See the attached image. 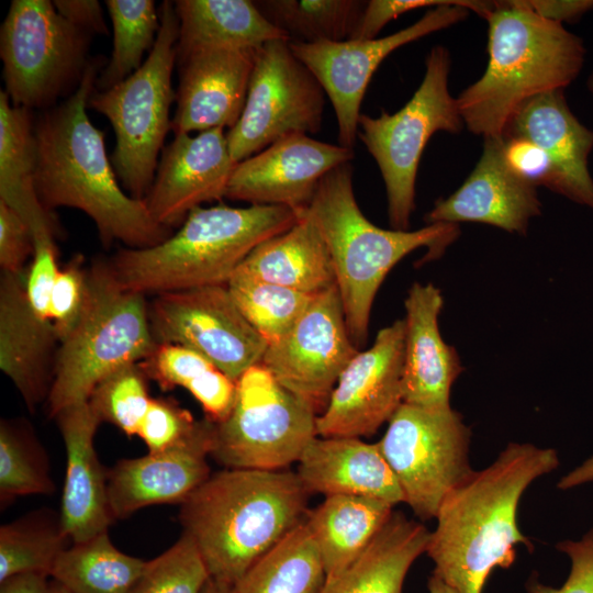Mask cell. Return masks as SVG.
Returning a JSON list of instances; mask_svg holds the SVG:
<instances>
[{"label": "cell", "mask_w": 593, "mask_h": 593, "mask_svg": "<svg viewBox=\"0 0 593 593\" xmlns=\"http://www.w3.org/2000/svg\"><path fill=\"white\" fill-rule=\"evenodd\" d=\"M72 544L60 513L41 508L0 527V581L21 573L51 571L59 555Z\"/></svg>", "instance_id": "cell-35"}, {"label": "cell", "mask_w": 593, "mask_h": 593, "mask_svg": "<svg viewBox=\"0 0 593 593\" xmlns=\"http://www.w3.org/2000/svg\"><path fill=\"white\" fill-rule=\"evenodd\" d=\"M449 51L434 46L425 59L424 78L412 98L393 114H360L358 137L376 160L388 198L392 230L407 231L415 209L419 161L430 137L439 131L457 134L463 125L449 91Z\"/></svg>", "instance_id": "cell-9"}, {"label": "cell", "mask_w": 593, "mask_h": 593, "mask_svg": "<svg viewBox=\"0 0 593 593\" xmlns=\"http://www.w3.org/2000/svg\"><path fill=\"white\" fill-rule=\"evenodd\" d=\"M540 18L562 24L574 23L593 10V0H524Z\"/></svg>", "instance_id": "cell-50"}, {"label": "cell", "mask_w": 593, "mask_h": 593, "mask_svg": "<svg viewBox=\"0 0 593 593\" xmlns=\"http://www.w3.org/2000/svg\"><path fill=\"white\" fill-rule=\"evenodd\" d=\"M88 268L81 255L59 269L51 292L48 316L60 343L72 331L85 307Z\"/></svg>", "instance_id": "cell-44"}, {"label": "cell", "mask_w": 593, "mask_h": 593, "mask_svg": "<svg viewBox=\"0 0 593 593\" xmlns=\"http://www.w3.org/2000/svg\"><path fill=\"white\" fill-rule=\"evenodd\" d=\"M378 499L329 495L304 519L321 556L326 579L350 566L370 545L393 513Z\"/></svg>", "instance_id": "cell-32"}, {"label": "cell", "mask_w": 593, "mask_h": 593, "mask_svg": "<svg viewBox=\"0 0 593 593\" xmlns=\"http://www.w3.org/2000/svg\"><path fill=\"white\" fill-rule=\"evenodd\" d=\"M67 457L60 518L72 542L107 533L114 522L108 499V470L99 461L94 435L101 424L88 402L55 417Z\"/></svg>", "instance_id": "cell-25"}, {"label": "cell", "mask_w": 593, "mask_h": 593, "mask_svg": "<svg viewBox=\"0 0 593 593\" xmlns=\"http://www.w3.org/2000/svg\"><path fill=\"white\" fill-rule=\"evenodd\" d=\"M430 532L401 512L392 513L366 550L322 593H402L414 561L426 551Z\"/></svg>", "instance_id": "cell-31"}, {"label": "cell", "mask_w": 593, "mask_h": 593, "mask_svg": "<svg viewBox=\"0 0 593 593\" xmlns=\"http://www.w3.org/2000/svg\"><path fill=\"white\" fill-rule=\"evenodd\" d=\"M139 363L124 366L103 378L88 404L100 423H110L127 436L137 435L152 398Z\"/></svg>", "instance_id": "cell-40"}, {"label": "cell", "mask_w": 593, "mask_h": 593, "mask_svg": "<svg viewBox=\"0 0 593 593\" xmlns=\"http://www.w3.org/2000/svg\"><path fill=\"white\" fill-rule=\"evenodd\" d=\"M296 474L310 494L366 496L392 506L404 502L379 444L358 437L316 436L299 459Z\"/></svg>", "instance_id": "cell-27"}, {"label": "cell", "mask_w": 593, "mask_h": 593, "mask_svg": "<svg viewBox=\"0 0 593 593\" xmlns=\"http://www.w3.org/2000/svg\"><path fill=\"white\" fill-rule=\"evenodd\" d=\"M145 566L119 550L107 532L72 542L55 561L51 579L69 593H128Z\"/></svg>", "instance_id": "cell-34"}, {"label": "cell", "mask_w": 593, "mask_h": 593, "mask_svg": "<svg viewBox=\"0 0 593 593\" xmlns=\"http://www.w3.org/2000/svg\"><path fill=\"white\" fill-rule=\"evenodd\" d=\"M210 574L195 545L180 538L146 566L128 593H201Z\"/></svg>", "instance_id": "cell-41"}, {"label": "cell", "mask_w": 593, "mask_h": 593, "mask_svg": "<svg viewBox=\"0 0 593 593\" xmlns=\"http://www.w3.org/2000/svg\"><path fill=\"white\" fill-rule=\"evenodd\" d=\"M49 577L42 573H21L0 581V593H44Z\"/></svg>", "instance_id": "cell-51"}, {"label": "cell", "mask_w": 593, "mask_h": 593, "mask_svg": "<svg viewBox=\"0 0 593 593\" xmlns=\"http://www.w3.org/2000/svg\"><path fill=\"white\" fill-rule=\"evenodd\" d=\"M57 12L80 31L92 34H108V26L101 4L97 0H55Z\"/></svg>", "instance_id": "cell-49"}, {"label": "cell", "mask_w": 593, "mask_h": 593, "mask_svg": "<svg viewBox=\"0 0 593 593\" xmlns=\"http://www.w3.org/2000/svg\"><path fill=\"white\" fill-rule=\"evenodd\" d=\"M31 110L15 107L0 91V200L29 226L34 253L57 250L61 228L54 212L41 202L36 186V139Z\"/></svg>", "instance_id": "cell-28"}, {"label": "cell", "mask_w": 593, "mask_h": 593, "mask_svg": "<svg viewBox=\"0 0 593 593\" xmlns=\"http://www.w3.org/2000/svg\"><path fill=\"white\" fill-rule=\"evenodd\" d=\"M260 13L289 42L349 40L366 5L360 0H257Z\"/></svg>", "instance_id": "cell-36"}, {"label": "cell", "mask_w": 593, "mask_h": 593, "mask_svg": "<svg viewBox=\"0 0 593 593\" xmlns=\"http://www.w3.org/2000/svg\"><path fill=\"white\" fill-rule=\"evenodd\" d=\"M325 94L289 41L264 44L256 53L242 115L226 133L232 158L245 160L291 134L318 133Z\"/></svg>", "instance_id": "cell-13"}, {"label": "cell", "mask_w": 593, "mask_h": 593, "mask_svg": "<svg viewBox=\"0 0 593 593\" xmlns=\"http://www.w3.org/2000/svg\"><path fill=\"white\" fill-rule=\"evenodd\" d=\"M31 231L23 219L0 200V267L1 272L25 273L26 262L34 255Z\"/></svg>", "instance_id": "cell-48"}, {"label": "cell", "mask_w": 593, "mask_h": 593, "mask_svg": "<svg viewBox=\"0 0 593 593\" xmlns=\"http://www.w3.org/2000/svg\"><path fill=\"white\" fill-rule=\"evenodd\" d=\"M558 466L552 448L511 443L492 465L452 490L438 508L425 551L433 574L457 593H482L494 568L513 564L516 545L532 550L518 528V503L533 481Z\"/></svg>", "instance_id": "cell-2"}, {"label": "cell", "mask_w": 593, "mask_h": 593, "mask_svg": "<svg viewBox=\"0 0 593 593\" xmlns=\"http://www.w3.org/2000/svg\"><path fill=\"white\" fill-rule=\"evenodd\" d=\"M354 156V149L339 144L291 134L237 163L225 198L301 210L309 205L321 180Z\"/></svg>", "instance_id": "cell-18"}, {"label": "cell", "mask_w": 593, "mask_h": 593, "mask_svg": "<svg viewBox=\"0 0 593 593\" xmlns=\"http://www.w3.org/2000/svg\"><path fill=\"white\" fill-rule=\"evenodd\" d=\"M563 91L542 93L523 103L502 136L527 138L541 147L555 168L556 193L593 210V178L589 170L593 130L573 114Z\"/></svg>", "instance_id": "cell-24"}, {"label": "cell", "mask_w": 593, "mask_h": 593, "mask_svg": "<svg viewBox=\"0 0 593 593\" xmlns=\"http://www.w3.org/2000/svg\"><path fill=\"white\" fill-rule=\"evenodd\" d=\"M492 1L475 0H370L359 18L349 40H373L392 20L409 11L443 4H461L484 18L492 8Z\"/></svg>", "instance_id": "cell-45"}, {"label": "cell", "mask_w": 593, "mask_h": 593, "mask_svg": "<svg viewBox=\"0 0 593 593\" xmlns=\"http://www.w3.org/2000/svg\"><path fill=\"white\" fill-rule=\"evenodd\" d=\"M309 496L296 472L224 469L180 504L179 522L210 578L234 585L304 522Z\"/></svg>", "instance_id": "cell-3"}, {"label": "cell", "mask_w": 593, "mask_h": 593, "mask_svg": "<svg viewBox=\"0 0 593 593\" xmlns=\"http://www.w3.org/2000/svg\"><path fill=\"white\" fill-rule=\"evenodd\" d=\"M226 286L239 312L268 345L294 326L314 296L239 271Z\"/></svg>", "instance_id": "cell-39"}, {"label": "cell", "mask_w": 593, "mask_h": 593, "mask_svg": "<svg viewBox=\"0 0 593 593\" xmlns=\"http://www.w3.org/2000/svg\"><path fill=\"white\" fill-rule=\"evenodd\" d=\"M443 304L440 290L432 283L415 282L407 292L403 403L430 410L450 407V389L463 367L456 349L440 335Z\"/></svg>", "instance_id": "cell-26"}, {"label": "cell", "mask_w": 593, "mask_h": 593, "mask_svg": "<svg viewBox=\"0 0 593 593\" xmlns=\"http://www.w3.org/2000/svg\"><path fill=\"white\" fill-rule=\"evenodd\" d=\"M429 593H457L450 585L445 583L440 578L432 575L428 579Z\"/></svg>", "instance_id": "cell-53"}, {"label": "cell", "mask_w": 593, "mask_h": 593, "mask_svg": "<svg viewBox=\"0 0 593 593\" xmlns=\"http://www.w3.org/2000/svg\"><path fill=\"white\" fill-rule=\"evenodd\" d=\"M540 210L537 188L507 166L502 138H484L471 174L451 195L437 199L424 220L427 224L477 222L525 235Z\"/></svg>", "instance_id": "cell-21"}, {"label": "cell", "mask_w": 593, "mask_h": 593, "mask_svg": "<svg viewBox=\"0 0 593 593\" xmlns=\"http://www.w3.org/2000/svg\"><path fill=\"white\" fill-rule=\"evenodd\" d=\"M91 35L48 0H13L0 29L5 92L15 107L49 109L80 85Z\"/></svg>", "instance_id": "cell-10"}, {"label": "cell", "mask_w": 593, "mask_h": 593, "mask_svg": "<svg viewBox=\"0 0 593 593\" xmlns=\"http://www.w3.org/2000/svg\"><path fill=\"white\" fill-rule=\"evenodd\" d=\"M358 351L334 286L313 296L294 326L268 345L260 363L320 415L343 370Z\"/></svg>", "instance_id": "cell-16"}, {"label": "cell", "mask_w": 593, "mask_h": 593, "mask_svg": "<svg viewBox=\"0 0 593 593\" xmlns=\"http://www.w3.org/2000/svg\"><path fill=\"white\" fill-rule=\"evenodd\" d=\"M26 276L1 273L0 369L34 412L48 398L59 342L52 322L34 312Z\"/></svg>", "instance_id": "cell-23"}, {"label": "cell", "mask_w": 593, "mask_h": 593, "mask_svg": "<svg viewBox=\"0 0 593 593\" xmlns=\"http://www.w3.org/2000/svg\"><path fill=\"white\" fill-rule=\"evenodd\" d=\"M201 593H232V585L210 579Z\"/></svg>", "instance_id": "cell-54"}, {"label": "cell", "mask_w": 593, "mask_h": 593, "mask_svg": "<svg viewBox=\"0 0 593 593\" xmlns=\"http://www.w3.org/2000/svg\"><path fill=\"white\" fill-rule=\"evenodd\" d=\"M148 317L157 344L192 349L234 381L259 365L268 347L226 284L156 294L148 303Z\"/></svg>", "instance_id": "cell-14"}, {"label": "cell", "mask_w": 593, "mask_h": 593, "mask_svg": "<svg viewBox=\"0 0 593 593\" xmlns=\"http://www.w3.org/2000/svg\"><path fill=\"white\" fill-rule=\"evenodd\" d=\"M145 295L123 288L108 260L88 268L82 313L57 349L46 400L51 418L88 402L96 385L115 370L146 360L156 349Z\"/></svg>", "instance_id": "cell-7"}, {"label": "cell", "mask_w": 593, "mask_h": 593, "mask_svg": "<svg viewBox=\"0 0 593 593\" xmlns=\"http://www.w3.org/2000/svg\"><path fill=\"white\" fill-rule=\"evenodd\" d=\"M303 212L327 246L349 336L357 348L368 337L376 294L390 270L406 255L427 247L438 257L459 235L458 224L434 223L416 231L384 230L361 212L353 189V166L343 164L320 182Z\"/></svg>", "instance_id": "cell-6"}, {"label": "cell", "mask_w": 593, "mask_h": 593, "mask_svg": "<svg viewBox=\"0 0 593 593\" xmlns=\"http://www.w3.org/2000/svg\"><path fill=\"white\" fill-rule=\"evenodd\" d=\"M586 88L589 90V92L592 94L593 97V69L592 71L590 72L589 77H588V80H586Z\"/></svg>", "instance_id": "cell-56"}, {"label": "cell", "mask_w": 593, "mask_h": 593, "mask_svg": "<svg viewBox=\"0 0 593 593\" xmlns=\"http://www.w3.org/2000/svg\"><path fill=\"white\" fill-rule=\"evenodd\" d=\"M326 572L302 522L232 585V593H322Z\"/></svg>", "instance_id": "cell-33"}, {"label": "cell", "mask_w": 593, "mask_h": 593, "mask_svg": "<svg viewBox=\"0 0 593 593\" xmlns=\"http://www.w3.org/2000/svg\"><path fill=\"white\" fill-rule=\"evenodd\" d=\"M55 491L48 456L24 419L0 422V503L4 510L25 495Z\"/></svg>", "instance_id": "cell-37"}, {"label": "cell", "mask_w": 593, "mask_h": 593, "mask_svg": "<svg viewBox=\"0 0 593 593\" xmlns=\"http://www.w3.org/2000/svg\"><path fill=\"white\" fill-rule=\"evenodd\" d=\"M488 21V65L456 98L463 125L484 138H499L526 101L564 90L581 72L583 40L563 24L545 20L524 0L493 1Z\"/></svg>", "instance_id": "cell-4"}, {"label": "cell", "mask_w": 593, "mask_h": 593, "mask_svg": "<svg viewBox=\"0 0 593 593\" xmlns=\"http://www.w3.org/2000/svg\"><path fill=\"white\" fill-rule=\"evenodd\" d=\"M256 53L257 49H206L177 60L174 134L231 130L245 105Z\"/></svg>", "instance_id": "cell-20"}, {"label": "cell", "mask_w": 593, "mask_h": 593, "mask_svg": "<svg viewBox=\"0 0 593 593\" xmlns=\"http://www.w3.org/2000/svg\"><path fill=\"white\" fill-rule=\"evenodd\" d=\"M503 156L511 170L534 187L556 192V174L546 152L527 138L502 136Z\"/></svg>", "instance_id": "cell-46"}, {"label": "cell", "mask_w": 593, "mask_h": 593, "mask_svg": "<svg viewBox=\"0 0 593 593\" xmlns=\"http://www.w3.org/2000/svg\"><path fill=\"white\" fill-rule=\"evenodd\" d=\"M283 233L259 244L236 271L258 280L315 295L336 286L327 246L303 212Z\"/></svg>", "instance_id": "cell-29"}, {"label": "cell", "mask_w": 593, "mask_h": 593, "mask_svg": "<svg viewBox=\"0 0 593 593\" xmlns=\"http://www.w3.org/2000/svg\"><path fill=\"white\" fill-rule=\"evenodd\" d=\"M469 13L465 5L443 4L428 10L412 25L381 38L289 42L294 55L314 74L333 104L340 146L354 148L363 96L387 56L403 45L463 21Z\"/></svg>", "instance_id": "cell-15"}, {"label": "cell", "mask_w": 593, "mask_h": 593, "mask_svg": "<svg viewBox=\"0 0 593 593\" xmlns=\"http://www.w3.org/2000/svg\"><path fill=\"white\" fill-rule=\"evenodd\" d=\"M158 12L160 29L143 65L116 86L96 89L88 101V109L111 123L116 138L112 166L121 187L137 200L146 198L155 179L176 100L171 77L179 22L171 1H164Z\"/></svg>", "instance_id": "cell-8"}, {"label": "cell", "mask_w": 593, "mask_h": 593, "mask_svg": "<svg viewBox=\"0 0 593 593\" xmlns=\"http://www.w3.org/2000/svg\"><path fill=\"white\" fill-rule=\"evenodd\" d=\"M296 221L282 205L198 206L164 242L120 248L108 261L123 288L144 295L227 284L253 249Z\"/></svg>", "instance_id": "cell-5"}, {"label": "cell", "mask_w": 593, "mask_h": 593, "mask_svg": "<svg viewBox=\"0 0 593 593\" xmlns=\"http://www.w3.org/2000/svg\"><path fill=\"white\" fill-rule=\"evenodd\" d=\"M590 481H593V457L561 478L558 488L566 490Z\"/></svg>", "instance_id": "cell-52"}, {"label": "cell", "mask_w": 593, "mask_h": 593, "mask_svg": "<svg viewBox=\"0 0 593 593\" xmlns=\"http://www.w3.org/2000/svg\"><path fill=\"white\" fill-rule=\"evenodd\" d=\"M177 60L206 49H258L273 40L290 41L249 0H177ZM176 60V61H177Z\"/></svg>", "instance_id": "cell-30"}, {"label": "cell", "mask_w": 593, "mask_h": 593, "mask_svg": "<svg viewBox=\"0 0 593 593\" xmlns=\"http://www.w3.org/2000/svg\"><path fill=\"white\" fill-rule=\"evenodd\" d=\"M316 412L261 363L236 381L230 414L213 423L210 456L226 469L284 470L317 436Z\"/></svg>", "instance_id": "cell-11"}, {"label": "cell", "mask_w": 593, "mask_h": 593, "mask_svg": "<svg viewBox=\"0 0 593 593\" xmlns=\"http://www.w3.org/2000/svg\"><path fill=\"white\" fill-rule=\"evenodd\" d=\"M105 65L103 56L91 58L78 88L34 122L37 195L48 211L59 206L82 211L94 222L105 247L114 242L127 248L152 247L172 230L159 225L145 201L132 198L119 184L104 134L87 113Z\"/></svg>", "instance_id": "cell-1"}, {"label": "cell", "mask_w": 593, "mask_h": 593, "mask_svg": "<svg viewBox=\"0 0 593 593\" xmlns=\"http://www.w3.org/2000/svg\"><path fill=\"white\" fill-rule=\"evenodd\" d=\"M378 441L406 503L422 521L436 517L444 499L474 471L469 462L470 428L451 407L402 403Z\"/></svg>", "instance_id": "cell-12"}, {"label": "cell", "mask_w": 593, "mask_h": 593, "mask_svg": "<svg viewBox=\"0 0 593 593\" xmlns=\"http://www.w3.org/2000/svg\"><path fill=\"white\" fill-rule=\"evenodd\" d=\"M139 366L161 390L181 387L190 393L216 368L197 351L174 344H158Z\"/></svg>", "instance_id": "cell-42"}, {"label": "cell", "mask_w": 593, "mask_h": 593, "mask_svg": "<svg viewBox=\"0 0 593 593\" xmlns=\"http://www.w3.org/2000/svg\"><path fill=\"white\" fill-rule=\"evenodd\" d=\"M213 423L205 418L188 441L143 457L121 459L108 470V499L113 519L126 518L155 504H182L210 475Z\"/></svg>", "instance_id": "cell-22"}, {"label": "cell", "mask_w": 593, "mask_h": 593, "mask_svg": "<svg viewBox=\"0 0 593 593\" xmlns=\"http://www.w3.org/2000/svg\"><path fill=\"white\" fill-rule=\"evenodd\" d=\"M205 418L197 421L192 414L172 399L155 398L141 423L137 436L148 452L157 454L175 448L195 436Z\"/></svg>", "instance_id": "cell-43"}, {"label": "cell", "mask_w": 593, "mask_h": 593, "mask_svg": "<svg viewBox=\"0 0 593 593\" xmlns=\"http://www.w3.org/2000/svg\"><path fill=\"white\" fill-rule=\"evenodd\" d=\"M571 560L564 584L555 589L540 583L535 575L526 582L528 593H593V528L581 540H566L556 545Z\"/></svg>", "instance_id": "cell-47"}, {"label": "cell", "mask_w": 593, "mask_h": 593, "mask_svg": "<svg viewBox=\"0 0 593 593\" xmlns=\"http://www.w3.org/2000/svg\"><path fill=\"white\" fill-rule=\"evenodd\" d=\"M112 27L113 49L100 71L96 89L105 91L135 72L142 58L155 45L160 18L152 0H107Z\"/></svg>", "instance_id": "cell-38"}, {"label": "cell", "mask_w": 593, "mask_h": 593, "mask_svg": "<svg viewBox=\"0 0 593 593\" xmlns=\"http://www.w3.org/2000/svg\"><path fill=\"white\" fill-rule=\"evenodd\" d=\"M44 593H69L60 583L55 580H49L47 589Z\"/></svg>", "instance_id": "cell-55"}, {"label": "cell", "mask_w": 593, "mask_h": 593, "mask_svg": "<svg viewBox=\"0 0 593 593\" xmlns=\"http://www.w3.org/2000/svg\"><path fill=\"white\" fill-rule=\"evenodd\" d=\"M405 321L377 334L343 370L325 410L316 418L321 437L371 436L403 403Z\"/></svg>", "instance_id": "cell-17"}, {"label": "cell", "mask_w": 593, "mask_h": 593, "mask_svg": "<svg viewBox=\"0 0 593 593\" xmlns=\"http://www.w3.org/2000/svg\"><path fill=\"white\" fill-rule=\"evenodd\" d=\"M236 165L222 127L175 135L144 199L149 213L167 228L181 225L193 209L225 198Z\"/></svg>", "instance_id": "cell-19"}]
</instances>
